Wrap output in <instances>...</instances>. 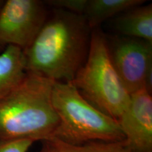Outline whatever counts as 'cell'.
<instances>
[{"label":"cell","instance_id":"6da1fadb","mask_svg":"<svg viewBox=\"0 0 152 152\" xmlns=\"http://www.w3.org/2000/svg\"><path fill=\"white\" fill-rule=\"evenodd\" d=\"M92 30L83 15L51 8L37 37L23 52L26 73L71 83L86 61Z\"/></svg>","mask_w":152,"mask_h":152},{"label":"cell","instance_id":"7a4b0ae2","mask_svg":"<svg viewBox=\"0 0 152 152\" xmlns=\"http://www.w3.org/2000/svg\"><path fill=\"white\" fill-rule=\"evenodd\" d=\"M54 81L26 73L14 90L0 99V141L52 137L58 123L52 103Z\"/></svg>","mask_w":152,"mask_h":152},{"label":"cell","instance_id":"3957f363","mask_svg":"<svg viewBox=\"0 0 152 152\" xmlns=\"http://www.w3.org/2000/svg\"><path fill=\"white\" fill-rule=\"evenodd\" d=\"M52 103L58 118L52 137L73 145L125 142L116 120L94 107L71 83L54 82Z\"/></svg>","mask_w":152,"mask_h":152},{"label":"cell","instance_id":"277c9868","mask_svg":"<svg viewBox=\"0 0 152 152\" xmlns=\"http://www.w3.org/2000/svg\"><path fill=\"white\" fill-rule=\"evenodd\" d=\"M90 104L115 120L130 100L110 60L106 35L99 28L92 30L86 61L71 82Z\"/></svg>","mask_w":152,"mask_h":152},{"label":"cell","instance_id":"5b68a950","mask_svg":"<svg viewBox=\"0 0 152 152\" xmlns=\"http://www.w3.org/2000/svg\"><path fill=\"white\" fill-rule=\"evenodd\" d=\"M49 9L39 0H7L0 10V51L14 46L23 52L46 21Z\"/></svg>","mask_w":152,"mask_h":152},{"label":"cell","instance_id":"8992f818","mask_svg":"<svg viewBox=\"0 0 152 152\" xmlns=\"http://www.w3.org/2000/svg\"><path fill=\"white\" fill-rule=\"evenodd\" d=\"M106 45L112 66L130 94L145 87L152 71V42L121 35H106Z\"/></svg>","mask_w":152,"mask_h":152},{"label":"cell","instance_id":"52a82bcc","mask_svg":"<svg viewBox=\"0 0 152 152\" xmlns=\"http://www.w3.org/2000/svg\"><path fill=\"white\" fill-rule=\"evenodd\" d=\"M117 121L127 148L132 152H152V96L145 87L130 94Z\"/></svg>","mask_w":152,"mask_h":152},{"label":"cell","instance_id":"ba28073f","mask_svg":"<svg viewBox=\"0 0 152 152\" xmlns=\"http://www.w3.org/2000/svg\"><path fill=\"white\" fill-rule=\"evenodd\" d=\"M115 35L142 39L152 42V4H141L123 11L112 18Z\"/></svg>","mask_w":152,"mask_h":152},{"label":"cell","instance_id":"9c48e42d","mask_svg":"<svg viewBox=\"0 0 152 152\" xmlns=\"http://www.w3.org/2000/svg\"><path fill=\"white\" fill-rule=\"evenodd\" d=\"M26 75L23 52L8 46L0 54V99L21 83Z\"/></svg>","mask_w":152,"mask_h":152},{"label":"cell","instance_id":"30bf717a","mask_svg":"<svg viewBox=\"0 0 152 152\" xmlns=\"http://www.w3.org/2000/svg\"><path fill=\"white\" fill-rule=\"evenodd\" d=\"M145 2L144 0H87L83 16L93 30L123 11Z\"/></svg>","mask_w":152,"mask_h":152},{"label":"cell","instance_id":"8fae6325","mask_svg":"<svg viewBox=\"0 0 152 152\" xmlns=\"http://www.w3.org/2000/svg\"><path fill=\"white\" fill-rule=\"evenodd\" d=\"M39 152H122L125 142H90L83 145H73L54 137L44 140Z\"/></svg>","mask_w":152,"mask_h":152},{"label":"cell","instance_id":"7c38bea8","mask_svg":"<svg viewBox=\"0 0 152 152\" xmlns=\"http://www.w3.org/2000/svg\"><path fill=\"white\" fill-rule=\"evenodd\" d=\"M43 1L50 8L81 15H83L87 3V0H47Z\"/></svg>","mask_w":152,"mask_h":152},{"label":"cell","instance_id":"4fadbf2b","mask_svg":"<svg viewBox=\"0 0 152 152\" xmlns=\"http://www.w3.org/2000/svg\"><path fill=\"white\" fill-rule=\"evenodd\" d=\"M34 142L31 140L0 141V152H28Z\"/></svg>","mask_w":152,"mask_h":152},{"label":"cell","instance_id":"5bb4252c","mask_svg":"<svg viewBox=\"0 0 152 152\" xmlns=\"http://www.w3.org/2000/svg\"><path fill=\"white\" fill-rule=\"evenodd\" d=\"M122 152H132V151H130V149H128V148H127L126 147V146L125 145V147H123V151H122Z\"/></svg>","mask_w":152,"mask_h":152},{"label":"cell","instance_id":"9a60e30c","mask_svg":"<svg viewBox=\"0 0 152 152\" xmlns=\"http://www.w3.org/2000/svg\"><path fill=\"white\" fill-rule=\"evenodd\" d=\"M4 1H4V0H0V10H1V8H2L4 4Z\"/></svg>","mask_w":152,"mask_h":152}]
</instances>
